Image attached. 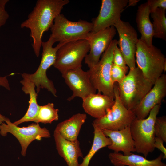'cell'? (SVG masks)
<instances>
[{"instance_id":"cell-1","label":"cell","mask_w":166,"mask_h":166,"mask_svg":"<svg viewBox=\"0 0 166 166\" xmlns=\"http://www.w3.org/2000/svg\"><path fill=\"white\" fill-rule=\"evenodd\" d=\"M69 2V0H38L27 18L21 23V28L30 30L32 47L37 57L40 55L44 33L50 28L55 18Z\"/></svg>"},{"instance_id":"cell-2","label":"cell","mask_w":166,"mask_h":166,"mask_svg":"<svg viewBox=\"0 0 166 166\" xmlns=\"http://www.w3.org/2000/svg\"><path fill=\"white\" fill-rule=\"evenodd\" d=\"M153 84L146 79L138 67L130 70L118 84L120 99L127 109L132 110L152 87Z\"/></svg>"},{"instance_id":"cell-3","label":"cell","mask_w":166,"mask_h":166,"mask_svg":"<svg viewBox=\"0 0 166 166\" xmlns=\"http://www.w3.org/2000/svg\"><path fill=\"white\" fill-rule=\"evenodd\" d=\"M160 106L161 104L155 106L146 118L139 119L136 117L130 125L136 152L143 154L146 158L155 149L154 125Z\"/></svg>"},{"instance_id":"cell-4","label":"cell","mask_w":166,"mask_h":166,"mask_svg":"<svg viewBox=\"0 0 166 166\" xmlns=\"http://www.w3.org/2000/svg\"><path fill=\"white\" fill-rule=\"evenodd\" d=\"M138 67L144 76L154 84L166 70V60L161 50L154 46H149L140 39L136 53Z\"/></svg>"},{"instance_id":"cell-5","label":"cell","mask_w":166,"mask_h":166,"mask_svg":"<svg viewBox=\"0 0 166 166\" xmlns=\"http://www.w3.org/2000/svg\"><path fill=\"white\" fill-rule=\"evenodd\" d=\"M93 27L92 22L81 20L77 22L70 21L60 14L55 18L50 28V35L55 42L67 43L86 40Z\"/></svg>"},{"instance_id":"cell-6","label":"cell","mask_w":166,"mask_h":166,"mask_svg":"<svg viewBox=\"0 0 166 166\" xmlns=\"http://www.w3.org/2000/svg\"><path fill=\"white\" fill-rule=\"evenodd\" d=\"M55 42L50 35L48 40L42 42V57L40 64L36 72L33 74L26 73L30 80L36 87L38 94L41 89H46L55 97H57V91L53 81L49 79L46 75L47 69L53 65L56 58L57 52L58 49L66 43L59 42L55 47L53 46Z\"/></svg>"},{"instance_id":"cell-7","label":"cell","mask_w":166,"mask_h":166,"mask_svg":"<svg viewBox=\"0 0 166 166\" xmlns=\"http://www.w3.org/2000/svg\"><path fill=\"white\" fill-rule=\"evenodd\" d=\"M117 42L116 39L113 40L98 63L87 71L91 82L98 92L114 99V84L111 80L110 72L113 63V52Z\"/></svg>"},{"instance_id":"cell-8","label":"cell","mask_w":166,"mask_h":166,"mask_svg":"<svg viewBox=\"0 0 166 166\" xmlns=\"http://www.w3.org/2000/svg\"><path fill=\"white\" fill-rule=\"evenodd\" d=\"M114 103L103 117L95 119L92 125L101 129L117 131L130 126L136 117L133 112L126 109L119 95L118 83L114 84Z\"/></svg>"},{"instance_id":"cell-9","label":"cell","mask_w":166,"mask_h":166,"mask_svg":"<svg viewBox=\"0 0 166 166\" xmlns=\"http://www.w3.org/2000/svg\"><path fill=\"white\" fill-rule=\"evenodd\" d=\"M89 45L86 39L65 43L58 50L54 66L61 73L81 68L82 62L89 52Z\"/></svg>"},{"instance_id":"cell-10","label":"cell","mask_w":166,"mask_h":166,"mask_svg":"<svg viewBox=\"0 0 166 166\" xmlns=\"http://www.w3.org/2000/svg\"><path fill=\"white\" fill-rule=\"evenodd\" d=\"M5 122L6 123L4 122L0 125V135L5 136L10 133L14 136L20 144L21 154L23 156H26L27 148L32 141L50 137L49 130L45 127L41 128L39 123H32L27 127H19L7 117Z\"/></svg>"},{"instance_id":"cell-11","label":"cell","mask_w":166,"mask_h":166,"mask_svg":"<svg viewBox=\"0 0 166 166\" xmlns=\"http://www.w3.org/2000/svg\"><path fill=\"white\" fill-rule=\"evenodd\" d=\"M114 26L119 35L117 44L126 64L130 69H133L136 67L135 55L139 40L137 33L128 22L121 19L115 23Z\"/></svg>"},{"instance_id":"cell-12","label":"cell","mask_w":166,"mask_h":166,"mask_svg":"<svg viewBox=\"0 0 166 166\" xmlns=\"http://www.w3.org/2000/svg\"><path fill=\"white\" fill-rule=\"evenodd\" d=\"M116 33V28L112 26L95 33H90L86 39L89 45V53L85 58V62L89 69L99 62L101 56L108 48Z\"/></svg>"},{"instance_id":"cell-13","label":"cell","mask_w":166,"mask_h":166,"mask_svg":"<svg viewBox=\"0 0 166 166\" xmlns=\"http://www.w3.org/2000/svg\"><path fill=\"white\" fill-rule=\"evenodd\" d=\"M128 0H102L99 14L92 22L91 33H95L113 26L120 19L121 13Z\"/></svg>"},{"instance_id":"cell-14","label":"cell","mask_w":166,"mask_h":166,"mask_svg":"<svg viewBox=\"0 0 166 166\" xmlns=\"http://www.w3.org/2000/svg\"><path fill=\"white\" fill-rule=\"evenodd\" d=\"M65 82L72 91V95L67 100L70 101L75 97H79L82 99L88 96L96 93L94 88L90 80L88 71L78 68L67 70L62 74Z\"/></svg>"},{"instance_id":"cell-15","label":"cell","mask_w":166,"mask_h":166,"mask_svg":"<svg viewBox=\"0 0 166 166\" xmlns=\"http://www.w3.org/2000/svg\"><path fill=\"white\" fill-rule=\"evenodd\" d=\"M166 95V75L164 73L156 80L150 90L132 110L136 118L139 119L147 118L155 106L161 104Z\"/></svg>"},{"instance_id":"cell-16","label":"cell","mask_w":166,"mask_h":166,"mask_svg":"<svg viewBox=\"0 0 166 166\" xmlns=\"http://www.w3.org/2000/svg\"><path fill=\"white\" fill-rule=\"evenodd\" d=\"M105 135L109 138L111 144L108 148L114 152H122L128 155L136 152L134 142L132 139L130 126L117 131L102 130Z\"/></svg>"},{"instance_id":"cell-17","label":"cell","mask_w":166,"mask_h":166,"mask_svg":"<svg viewBox=\"0 0 166 166\" xmlns=\"http://www.w3.org/2000/svg\"><path fill=\"white\" fill-rule=\"evenodd\" d=\"M56 149L59 155L62 157L68 166H80L78 159L83 157V154L77 140L74 142L68 140L54 130L53 133Z\"/></svg>"},{"instance_id":"cell-18","label":"cell","mask_w":166,"mask_h":166,"mask_svg":"<svg viewBox=\"0 0 166 166\" xmlns=\"http://www.w3.org/2000/svg\"><path fill=\"white\" fill-rule=\"evenodd\" d=\"M82 100L85 111L95 119L105 116L114 103V99L99 92L91 94Z\"/></svg>"},{"instance_id":"cell-19","label":"cell","mask_w":166,"mask_h":166,"mask_svg":"<svg viewBox=\"0 0 166 166\" xmlns=\"http://www.w3.org/2000/svg\"><path fill=\"white\" fill-rule=\"evenodd\" d=\"M163 156L162 153L156 158L150 160L132 153L125 155L119 152H114L108 156L111 163L115 166H166L162 161Z\"/></svg>"},{"instance_id":"cell-20","label":"cell","mask_w":166,"mask_h":166,"mask_svg":"<svg viewBox=\"0 0 166 166\" xmlns=\"http://www.w3.org/2000/svg\"><path fill=\"white\" fill-rule=\"evenodd\" d=\"M21 75L23 79L20 83L22 85V90L25 94L29 95L30 100L28 108L25 114L22 118L13 123L17 126L25 122H34L40 106L37 102L38 94L35 90L34 84L27 77L26 73H23Z\"/></svg>"},{"instance_id":"cell-21","label":"cell","mask_w":166,"mask_h":166,"mask_svg":"<svg viewBox=\"0 0 166 166\" xmlns=\"http://www.w3.org/2000/svg\"><path fill=\"white\" fill-rule=\"evenodd\" d=\"M150 13L146 2L138 7L136 18L137 29L141 34L140 39L149 46L153 45L152 41L154 36L153 25L149 18Z\"/></svg>"},{"instance_id":"cell-22","label":"cell","mask_w":166,"mask_h":166,"mask_svg":"<svg viewBox=\"0 0 166 166\" xmlns=\"http://www.w3.org/2000/svg\"><path fill=\"white\" fill-rule=\"evenodd\" d=\"M87 118L85 113H78L59 123L55 130L65 139L72 142L77 141L81 127Z\"/></svg>"},{"instance_id":"cell-23","label":"cell","mask_w":166,"mask_h":166,"mask_svg":"<svg viewBox=\"0 0 166 166\" xmlns=\"http://www.w3.org/2000/svg\"><path fill=\"white\" fill-rule=\"evenodd\" d=\"M94 129V136L93 144L88 154L83 158L80 166H89L93 156L100 149L108 146L111 144L110 139L106 136L102 130L93 125Z\"/></svg>"},{"instance_id":"cell-24","label":"cell","mask_w":166,"mask_h":166,"mask_svg":"<svg viewBox=\"0 0 166 166\" xmlns=\"http://www.w3.org/2000/svg\"><path fill=\"white\" fill-rule=\"evenodd\" d=\"M166 9L158 8L151 13L153 19V37L166 40Z\"/></svg>"},{"instance_id":"cell-25","label":"cell","mask_w":166,"mask_h":166,"mask_svg":"<svg viewBox=\"0 0 166 166\" xmlns=\"http://www.w3.org/2000/svg\"><path fill=\"white\" fill-rule=\"evenodd\" d=\"M58 109H55L53 103H49L43 106L40 105L38 113L34 122L36 123H51L53 121L58 120Z\"/></svg>"},{"instance_id":"cell-26","label":"cell","mask_w":166,"mask_h":166,"mask_svg":"<svg viewBox=\"0 0 166 166\" xmlns=\"http://www.w3.org/2000/svg\"><path fill=\"white\" fill-rule=\"evenodd\" d=\"M155 136L166 142V117L165 116L157 117L154 125Z\"/></svg>"},{"instance_id":"cell-27","label":"cell","mask_w":166,"mask_h":166,"mask_svg":"<svg viewBox=\"0 0 166 166\" xmlns=\"http://www.w3.org/2000/svg\"><path fill=\"white\" fill-rule=\"evenodd\" d=\"M127 72L122 68L113 63L110 72L111 81L114 84L120 83L126 76Z\"/></svg>"},{"instance_id":"cell-28","label":"cell","mask_w":166,"mask_h":166,"mask_svg":"<svg viewBox=\"0 0 166 166\" xmlns=\"http://www.w3.org/2000/svg\"><path fill=\"white\" fill-rule=\"evenodd\" d=\"M113 63L114 64L122 68L127 72L128 67L127 66L124 58L117 45L113 51Z\"/></svg>"},{"instance_id":"cell-29","label":"cell","mask_w":166,"mask_h":166,"mask_svg":"<svg viewBox=\"0 0 166 166\" xmlns=\"http://www.w3.org/2000/svg\"><path fill=\"white\" fill-rule=\"evenodd\" d=\"M147 2L151 13L158 8L166 9V0H148Z\"/></svg>"},{"instance_id":"cell-30","label":"cell","mask_w":166,"mask_h":166,"mask_svg":"<svg viewBox=\"0 0 166 166\" xmlns=\"http://www.w3.org/2000/svg\"><path fill=\"white\" fill-rule=\"evenodd\" d=\"M164 141L161 138L155 136L154 143L155 148H157L160 150L163 155V159L166 158V148L164 146Z\"/></svg>"},{"instance_id":"cell-31","label":"cell","mask_w":166,"mask_h":166,"mask_svg":"<svg viewBox=\"0 0 166 166\" xmlns=\"http://www.w3.org/2000/svg\"><path fill=\"white\" fill-rule=\"evenodd\" d=\"M5 6L0 7V28L6 23L8 19L9 15L5 9Z\"/></svg>"},{"instance_id":"cell-32","label":"cell","mask_w":166,"mask_h":166,"mask_svg":"<svg viewBox=\"0 0 166 166\" xmlns=\"http://www.w3.org/2000/svg\"><path fill=\"white\" fill-rule=\"evenodd\" d=\"M0 86L4 87L8 90H10V85L7 76H0Z\"/></svg>"},{"instance_id":"cell-33","label":"cell","mask_w":166,"mask_h":166,"mask_svg":"<svg viewBox=\"0 0 166 166\" xmlns=\"http://www.w3.org/2000/svg\"><path fill=\"white\" fill-rule=\"evenodd\" d=\"M139 0H128V3H129V5L128 6H134L136 4V3Z\"/></svg>"},{"instance_id":"cell-34","label":"cell","mask_w":166,"mask_h":166,"mask_svg":"<svg viewBox=\"0 0 166 166\" xmlns=\"http://www.w3.org/2000/svg\"><path fill=\"white\" fill-rule=\"evenodd\" d=\"M8 1V0H0V7L2 6H6Z\"/></svg>"},{"instance_id":"cell-35","label":"cell","mask_w":166,"mask_h":166,"mask_svg":"<svg viewBox=\"0 0 166 166\" xmlns=\"http://www.w3.org/2000/svg\"><path fill=\"white\" fill-rule=\"evenodd\" d=\"M6 117L0 113V125L5 122Z\"/></svg>"},{"instance_id":"cell-36","label":"cell","mask_w":166,"mask_h":166,"mask_svg":"<svg viewBox=\"0 0 166 166\" xmlns=\"http://www.w3.org/2000/svg\"></svg>"}]
</instances>
